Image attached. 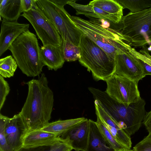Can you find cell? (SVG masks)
<instances>
[{"instance_id":"1","label":"cell","mask_w":151,"mask_h":151,"mask_svg":"<svg viewBox=\"0 0 151 151\" xmlns=\"http://www.w3.org/2000/svg\"><path fill=\"white\" fill-rule=\"evenodd\" d=\"M26 84L28 86V94L19 113L27 131L41 129L51 119L54 101L53 92L43 73L37 79H33Z\"/></svg>"},{"instance_id":"2","label":"cell","mask_w":151,"mask_h":151,"mask_svg":"<svg viewBox=\"0 0 151 151\" xmlns=\"http://www.w3.org/2000/svg\"><path fill=\"white\" fill-rule=\"evenodd\" d=\"M76 25L83 35L93 42L115 62L116 56L127 51L128 44L120 31L103 24L96 19L87 20L70 15Z\"/></svg>"},{"instance_id":"3","label":"cell","mask_w":151,"mask_h":151,"mask_svg":"<svg viewBox=\"0 0 151 151\" xmlns=\"http://www.w3.org/2000/svg\"><path fill=\"white\" fill-rule=\"evenodd\" d=\"M22 73L28 77L39 76L44 66L35 35L29 29L22 33L9 49Z\"/></svg>"},{"instance_id":"4","label":"cell","mask_w":151,"mask_h":151,"mask_svg":"<svg viewBox=\"0 0 151 151\" xmlns=\"http://www.w3.org/2000/svg\"><path fill=\"white\" fill-rule=\"evenodd\" d=\"M70 0H36L37 6L52 23L61 38L79 46L83 35L64 8Z\"/></svg>"},{"instance_id":"5","label":"cell","mask_w":151,"mask_h":151,"mask_svg":"<svg viewBox=\"0 0 151 151\" xmlns=\"http://www.w3.org/2000/svg\"><path fill=\"white\" fill-rule=\"evenodd\" d=\"M81 64L91 71L97 81H106L115 73V62L93 42L83 35L79 45Z\"/></svg>"},{"instance_id":"6","label":"cell","mask_w":151,"mask_h":151,"mask_svg":"<svg viewBox=\"0 0 151 151\" xmlns=\"http://www.w3.org/2000/svg\"><path fill=\"white\" fill-rule=\"evenodd\" d=\"M120 24V32L130 46H151V7L136 13L130 12L123 16Z\"/></svg>"},{"instance_id":"7","label":"cell","mask_w":151,"mask_h":151,"mask_svg":"<svg viewBox=\"0 0 151 151\" xmlns=\"http://www.w3.org/2000/svg\"><path fill=\"white\" fill-rule=\"evenodd\" d=\"M21 16L27 19L33 27L43 46L51 45L60 46L61 37L52 23L38 7L24 12Z\"/></svg>"},{"instance_id":"8","label":"cell","mask_w":151,"mask_h":151,"mask_svg":"<svg viewBox=\"0 0 151 151\" xmlns=\"http://www.w3.org/2000/svg\"><path fill=\"white\" fill-rule=\"evenodd\" d=\"M105 91L111 97L126 105L135 103L141 98L138 87V82L113 74L106 81Z\"/></svg>"},{"instance_id":"9","label":"cell","mask_w":151,"mask_h":151,"mask_svg":"<svg viewBox=\"0 0 151 151\" xmlns=\"http://www.w3.org/2000/svg\"><path fill=\"white\" fill-rule=\"evenodd\" d=\"M114 73L138 82L146 76L141 61L128 51L117 55Z\"/></svg>"},{"instance_id":"10","label":"cell","mask_w":151,"mask_h":151,"mask_svg":"<svg viewBox=\"0 0 151 151\" xmlns=\"http://www.w3.org/2000/svg\"><path fill=\"white\" fill-rule=\"evenodd\" d=\"M89 131V120L86 118L65 132L60 137L67 140L75 151H86Z\"/></svg>"},{"instance_id":"11","label":"cell","mask_w":151,"mask_h":151,"mask_svg":"<svg viewBox=\"0 0 151 151\" xmlns=\"http://www.w3.org/2000/svg\"><path fill=\"white\" fill-rule=\"evenodd\" d=\"M27 131L19 113L10 118L5 127V134L11 151H17L22 146V138Z\"/></svg>"},{"instance_id":"12","label":"cell","mask_w":151,"mask_h":151,"mask_svg":"<svg viewBox=\"0 0 151 151\" xmlns=\"http://www.w3.org/2000/svg\"><path fill=\"white\" fill-rule=\"evenodd\" d=\"M29 24L3 19L0 34V56L7 50L23 32L29 29Z\"/></svg>"},{"instance_id":"13","label":"cell","mask_w":151,"mask_h":151,"mask_svg":"<svg viewBox=\"0 0 151 151\" xmlns=\"http://www.w3.org/2000/svg\"><path fill=\"white\" fill-rule=\"evenodd\" d=\"M76 0H70L67 4L75 9L77 15L83 14L90 19L104 20L113 26L119 24L122 19L111 15L90 4L83 5L76 3Z\"/></svg>"},{"instance_id":"14","label":"cell","mask_w":151,"mask_h":151,"mask_svg":"<svg viewBox=\"0 0 151 151\" xmlns=\"http://www.w3.org/2000/svg\"><path fill=\"white\" fill-rule=\"evenodd\" d=\"M60 137L55 134L41 129L28 131L22 138V147H50Z\"/></svg>"},{"instance_id":"15","label":"cell","mask_w":151,"mask_h":151,"mask_svg":"<svg viewBox=\"0 0 151 151\" xmlns=\"http://www.w3.org/2000/svg\"><path fill=\"white\" fill-rule=\"evenodd\" d=\"M40 52L42 62L49 70H57L63 67L65 61L60 46L43 45L40 48Z\"/></svg>"},{"instance_id":"16","label":"cell","mask_w":151,"mask_h":151,"mask_svg":"<svg viewBox=\"0 0 151 151\" xmlns=\"http://www.w3.org/2000/svg\"><path fill=\"white\" fill-rule=\"evenodd\" d=\"M89 120V131L86 151H115L108 145L96 122Z\"/></svg>"},{"instance_id":"17","label":"cell","mask_w":151,"mask_h":151,"mask_svg":"<svg viewBox=\"0 0 151 151\" xmlns=\"http://www.w3.org/2000/svg\"><path fill=\"white\" fill-rule=\"evenodd\" d=\"M23 12L21 0H0V15L10 22H17Z\"/></svg>"},{"instance_id":"18","label":"cell","mask_w":151,"mask_h":151,"mask_svg":"<svg viewBox=\"0 0 151 151\" xmlns=\"http://www.w3.org/2000/svg\"><path fill=\"white\" fill-rule=\"evenodd\" d=\"M86 118L80 117L64 120H59L49 122L41 129L57 135L59 137Z\"/></svg>"},{"instance_id":"19","label":"cell","mask_w":151,"mask_h":151,"mask_svg":"<svg viewBox=\"0 0 151 151\" xmlns=\"http://www.w3.org/2000/svg\"><path fill=\"white\" fill-rule=\"evenodd\" d=\"M89 4L121 19L123 16V7L116 0H94Z\"/></svg>"},{"instance_id":"20","label":"cell","mask_w":151,"mask_h":151,"mask_svg":"<svg viewBox=\"0 0 151 151\" xmlns=\"http://www.w3.org/2000/svg\"><path fill=\"white\" fill-rule=\"evenodd\" d=\"M60 46L65 61H74L80 58V51L79 46L62 38Z\"/></svg>"},{"instance_id":"21","label":"cell","mask_w":151,"mask_h":151,"mask_svg":"<svg viewBox=\"0 0 151 151\" xmlns=\"http://www.w3.org/2000/svg\"><path fill=\"white\" fill-rule=\"evenodd\" d=\"M96 115L97 119L96 123L109 146L115 151H125L129 150L114 138L104 125L99 116Z\"/></svg>"},{"instance_id":"22","label":"cell","mask_w":151,"mask_h":151,"mask_svg":"<svg viewBox=\"0 0 151 151\" xmlns=\"http://www.w3.org/2000/svg\"><path fill=\"white\" fill-rule=\"evenodd\" d=\"M18 65L13 56L9 55L0 60V74L5 78L14 76Z\"/></svg>"},{"instance_id":"23","label":"cell","mask_w":151,"mask_h":151,"mask_svg":"<svg viewBox=\"0 0 151 151\" xmlns=\"http://www.w3.org/2000/svg\"><path fill=\"white\" fill-rule=\"evenodd\" d=\"M123 7L132 13L139 12L151 7V0H116Z\"/></svg>"},{"instance_id":"24","label":"cell","mask_w":151,"mask_h":151,"mask_svg":"<svg viewBox=\"0 0 151 151\" xmlns=\"http://www.w3.org/2000/svg\"><path fill=\"white\" fill-rule=\"evenodd\" d=\"M10 118L0 114V151H11L5 134L6 125Z\"/></svg>"},{"instance_id":"25","label":"cell","mask_w":151,"mask_h":151,"mask_svg":"<svg viewBox=\"0 0 151 151\" xmlns=\"http://www.w3.org/2000/svg\"><path fill=\"white\" fill-rule=\"evenodd\" d=\"M73 150L67 140L60 137L50 147L47 151H71Z\"/></svg>"},{"instance_id":"26","label":"cell","mask_w":151,"mask_h":151,"mask_svg":"<svg viewBox=\"0 0 151 151\" xmlns=\"http://www.w3.org/2000/svg\"><path fill=\"white\" fill-rule=\"evenodd\" d=\"M10 89L7 82L0 76V110L2 108Z\"/></svg>"},{"instance_id":"27","label":"cell","mask_w":151,"mask_h":151,"mask_svg":"<svg viewBox=\"0 0 151 151\" xmlns=\"http://www.w3.org/2000/svg\"><path fill=\"white\" fill-rule=\"evenodd\" d=\"M134 151H151V135L148 134L133 148Z\"/></svg>"},{"instance_id":"28","label":"cell","mask_w":151,"mask_h":151,"mask_svg":"<svg viewBox=\"0 0 151 151\" xmlns=\"http://www.w3.org/2000/svg\"><path fill=\"white\" fill-rule=\"evenodd\" d=\"M21 4L23 12H27L37 5L36 0H21Z\"/></svg>"},{"instance_id":"29","label":"cell","mask_w":151,"mask_h":151,"mask_svg":"<svg viewBox=\"0 0 151 151\" xmlns=\"http://www.w3.org/2000/svg\"><path fill=\"white\" fill-rule=\"evenodd\" d=\"M143 124L149 132V134L151 135V109L146 112L144 116Z\"/></svg>"},{"instance_id":"30","label":"cell","mask_w":151,"mask_h":151,"mask_svg":"<svg viewBox=\"0 0 151 151\" xmlns=\"http://www.w3.org/2000/svg\"><path fill=\"white\" fill-rule=\"evenodd\" d=\"M50 147H22L17 151H47Z\"/></svg>"},{"instance_id":"31","label":"cell","mask_w":151,"mask_h":151,"mask_svg":"<svg viewBox=\"0 0 151 151\" xmlns=\"http://www.w3.org/2000/svg\"><path fill=\"white\" fill-rule=\"evenodd\" d=\"M141 62L144 67L145 76L147 75H151V66L145 63Z\"/></svg>"},{"instance_id":"32","label":"cell","mask_w":151,"mask_h":151,"mask_svg":"<svg viewBox=\"0 0 151 151\" xmlns=\"http://www.w3.org/2000/svg\"><path fill=\"white\" fill-rule=\"evenodd\" d=\"M125 151H134L133 149L132 150H126Z\"/></svg>"},{"instance_id":"33","label":"cell","mask_w":151,"mask_h":151,"mask_svg":"<svg viewBox=\"0 0 151 151\" xmlns=\"http://www.w3.org/2000/svg\"><path fill=\"white\" fill-rule=\"evenodd\" d=\"M150 52L151 54V50H150V51H149Z\"/></svg>"}]
</instances>
